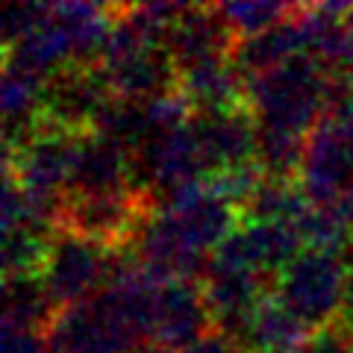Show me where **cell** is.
Listing matches in <instances>:
<instances>
[{
	"label": "cell",
	"instance_id": "cell-17",
	"mask_svg": "<svg viewBox=\"0 0 353 353\" xmlns=\"http://www.w3.org/2000/svg\"><path fill=\"white\" fill-rule=\"evenodd\" d=\"M297 3H268V0H256V3H215L221 21L227 30L239 39H250L256 32H265L268 27L280 24V21L294 15Z\"/></svg>",
	"mask_w": 353,
	"mask_h": 353
},
{
	"label": "cell",
	"instance_id": "cell-21",
	"mask_svg": "<svg viewBox=\"0 0 353 353\" xmlns=\"http://www.w3.org/2000/svg\"><path fill=\"white\" fill-rule=\"evenodd\" d=\"M183 353H241V350L233 339H227L224 333L212 330V333H206L201 341H194V345L185 347Z\"/></svg>",
	"mask_w": 353,
	"mask_h": 353
},
{
	"label": "cell",
	"instance_id": "cell-5",
	"mask_svg": "<svg viewBox=\"0 0 353 353\" xmlns=\"http://www.w3.org/2000/svg\"><path fill=\"white\" fill-rule=\"evenodd\" d=\"M115 101L97 65H68L44 83V121L71 132H92Z\"/></svg>",
	"mask_w": 353,
	"mask_h": 353
},
{
	"label": "cell",
	"instance_id": "cell-16",
	"mask_svg": "<svg viewBox=\"0 0 353 353\" xmlns=\"http://www.w3.org/2000/svg\"><path fill=\"white\" fill-rule=\"evenodd\" d=\"M309 209L306 194L294 180H268L253 189V194L239 209V221H280V224H297Z\"/></svg>",
	"mask_w": 353,
	"mask_h": 353
},
{
	"label": "cell",
	"instance_id": "cell-14",
	"mask_svg": "<svg viewBox=\"0 0 353 353\" xmlns=\"http://www.w3.org/2000/svg\"><path fill=\"white\" fill-rule=\"evenodd\" d=\"M297 6H294L292 18H285V21H280V24L268 27L265 32H256V36H250V39H239L236 41L233 62H236V68L241 71L245 80L259 77V74H268L274 68H280V65H285L289 59L306 53L301 18H297Z\"/></svg>",
	"mask_w": 353,
	"mask_h": 353
},
{
	"label": "cell",
	"instance_id": "cell-8",
	"mask_svg": "<svg viewBox=\"0 0 353 353\" xmlns=\"http://www.w3.org/2000/svg\"><path fill=\"white\" fill-rule=\"evenodd\" d=\"M192 127L206 162V176L256 165V121L248 106L194 112Z\"/></svg>",
	"mask_w": 353,
	"mask_h": 353
},
{
	"label": "cell",
	"instance_id": "cell-18",
	"mask_svg": "<svg viewBox=\"0 0 353 353\" xmlns=\"http://www.w3.org/2000/svg\"><path fill=\"white\" fill-rule=\"evenodd\" d=\"M48 15H50V6H44V3L6 0L0 6V41H3V50L12 48L15 41H21L27 32H32Z\"/></svg>",
	"mask_w": 353,
	"mask_h": 353
},
{
	"label": "cell",
	"instance_id": "cell-1",
	"mask_svg": "<svg viewBox=\"0 0 353 353\" xmlns=\"http://www.w3.org/2000/svg\"><path fill=\"white\" fill-rule=\"evenodd\" d=\"M330 74L309 53L289 59L268 74L250 77L245 88V106L259 130H277L309 139L324 121Z\"/></svg>",
	"mask_w": 353,
	"mask_h": 353
},
{
	"label": "cell",
	"instance_id": "cell-10",
	"mask_svg": "<svg viewBox=\"0 0 353 353\" xmlns=\"http://www.w3.org/2000/svg\"><path fill=\"white\" fill-rule=\"evenodd\" d=\"M112 94L121 101H150V97L176 92V68L165 53V44H148V48L121 53L115 59L101 62Z\"/></svg>",
	"mask_w": 353,
	"mask_h": 353
},
{
	"label": "cell",
	"instance_id": "cell-22",
	"mask_svg": "<svg viewBox=\"0 0 353 353\" xmlns=\"http://www.w3.org/2000/svg\"><path fill=\"white\" fill-rule=\"evenodd\" d=\"M345 74H353V12L347 15V71Z\"/></svg>",
	"mask_w": 353,
	"mask_h": 353
},
{
	"label": "cell",
	"instance_id": "cell-23",
	"mask_svg": "<svg viewBox=\"0 0 353 353\" xmlns=\"http://www.w3.org/2000/svg\"><path fill=\"white\" fill-rule=\"evenodd\" d=\"M130 353H171V350H165V347H159V345H139V347H132Z\"/></svg>",
	"mask_w": 353,
	"mask_h": 353
},
{
	"label": "cell",
	"instance_id": "cell-2",
	"mask_svg": "<svg viewBox=\"0 0 353 353\" xmlns=\"http://www.w3.org/2000/svg\"><path fill=\"white\" fill-rule=\"evenodd\" d=\"M271 292L309 330L327 327L341 318L347 297V259L341 253L303 248L274 277Z\"/></svg>",
	"mask_w": 353,
	"mask_h": 353
},
{
	"label": "cell",
	"instance_id": "cell-7",
	"mask_svg": "<svg viewBox=\"0 0 353 353\" xmlns=\"http://www.w3.org/2000/svg\"><path fill=\"white\" fill-rule=\"evenodd\" d=\"M303 250L301 233L294 224L280 221H239L221 245L212 250L215 262L241 265L259 277H277L297 253Z\"/></svg>",
	"mask_w": 353,
	"mask_h": 353
},
{
	"label": "cell",
	"instance_id": "cell-11",
	"mask_svg": "<svg viewBox=\"0 0 353 353\" xmlns=\"http://www.w3.org/2000/svg\"><path fill=\"white\" fill-rule=\"evenodd\" d=\"M130 153L101 132H80L71 189L65 197L130 192Z\"/></svg>",
	"mask_w": 353,
	"mask_h": 353
},
{
	"label": "cell",
	"instance_id": "cell-9",
	"mask_svg": "<svg viewBox=\"0 0 353 353\" xmlns=\"http://www.w3.org/2000/svg\"><path fill=\"white\" fill-rule=\"evenodd\" d=\"M165 53L171 57L176 77L212 59L233 57L236 36L227 30L215 6H185V12L165 32Z\"/></svg>",
	"mask_w": 353,
	"mask_h": 353
},
{
	"label": "cell",
	"instance_id": "cell-13",
	"mask_svg": "<svg viewBox=\"0 0 353 353\" xmlns=\"http://www.w3.org/2000/svg\"><path fill=\"white\" fill-rule=\"evenodd\" d=\"M309 333L312 330L268 292L236 336V345L241 353H297Z\"/></svg>",
	"mask_w": 353,
	"mask_h": 353
},
{
	"label": "cell",
	"instance_id": "cell-20",
	"mask_svg": "<svg viewBox=\"0 0 353 353\" xmlns=\"http://www.w3.org/2000/svg\"><path fill=\"white\" fill-rule=\"evenodd\" d=\"M0 353H50L48 333L3 321V345H0Z\"/></svg>",
	"mask_w": 353,
	"mask_h": 353
},
{
	"label": "cell",
	"instance_id": "cell-3",
	"mask_svg": "<svg viewBox=\"0 0 353 353\" xmlns=\"http://www.w3.org/2000/svg\"><path fill=\"white\" fill-rule=\"evenodd\" d=\"M118 250L103 248L92 239H83L71 230H57L44 253L41 283L57 309L88 301L106 289L115 271Z\"/></svg>",
	"mask_w": 353,
	"mask_h": 353
},
{
	"label": "cell",
	"instance_id": "cell-6",
	"mask_svg": "<svg viewBox=\"0 0 353 353\" xmlns=\"http://www.w3.org/2000/svg\"><path fill=\"white\" fill-rule=\"evenodd\" d=\"M212 330L201 280H165L157 285L150 309V345L183 353Z\"/></svg>",
	"mask_w": 353,
	"mask_h": 353
},
{
	"label": "cell",
	"instance_id": "cell-4",
	"mask_svg": "<svg viewBox=\"0 0 353 353\" xmlns=\"http://www.w3.org/2000/svg\"><path fill=\"white\" fill-rule=\"evenodd\" d=\"M77 141L80 132L44 124L27 145L3 150V171L12 174L30 197L62 209L65 194L71 189Z\"/></svg>",
	"mask_w": 353,
	"mask_h": 353
},
{
	"label": "cell",
	"instance_id": "cell-15",
	"mask_svg": "<svg viewBox=\"0 0 353 353\" xmlns=\"http://www.w3.org/2000/svg\"><path fill=\"white\" fill-rule=\"evenodd\" d=\"M57 312L59 309L53 306L39 274L3 277V321L6 324H21V327H32L48 333Z\"/></svg>",
	"mask_w": 353,
	"mask_h": 353
},
{
	"label": "cell",
	"instance_id": "cell-12",
	"mask_svg": "<svg viewBox=\"0 0 353 353\" xmlns=\"http://www.w3.org/2000/svg\"><path fill=\"white\" fill-rule=\"evenodd\" d=\"M68 65H77V50L65 27L53 18V9L36 30L3 50V68L36 77L41 83L53 80Z\"/></svg>",
	"mask_w": 353,
	"mask_h": 353
},
{
	"label": "cell",
	"instance_id": "cell-19",
	"mask_svg": "<svg viewBox=\"0 0 353 353\" xmlns=\"http://www.w3.org/2000/svg\"><path fill=\"white\" fill-rule=\"evenodd\" d=\"M297 353H353V330L339 318L333 324L312 330Z\"/></svg>",
	"mask_w": 353,
	"mask_h": 353
}]
</instances>
